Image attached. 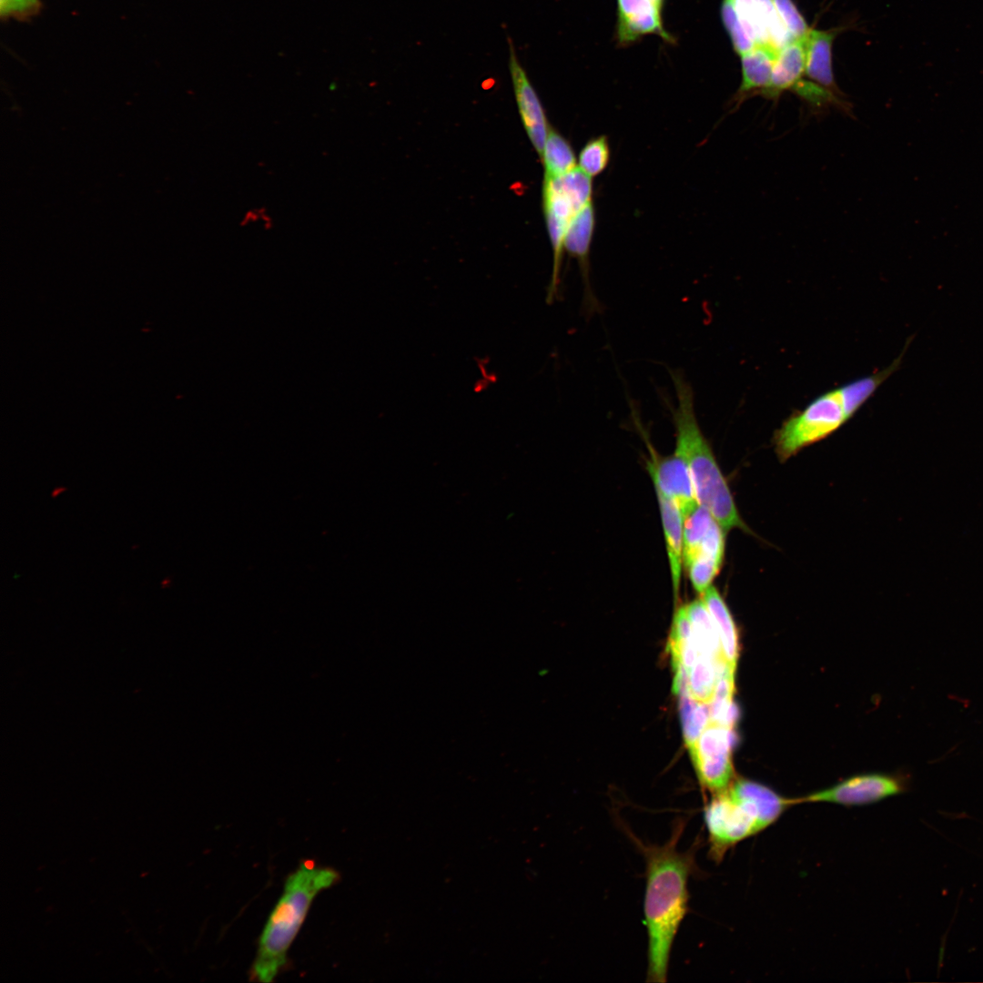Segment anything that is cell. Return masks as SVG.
Returning <instances> with one entry per match:
<instances>
[{
  "mask_svg": "<svg viewBox=\"0 0 983 983\" xmlns=\"http://www.w3.org/2000/svg\"><path fill=\"white\" fill-rule=\"evenodd\" d=\"M685 821L676 819L664 845H651L631 835L645 861L644 900L647 932L648 982H665L671 951L679 927L688 911V881L694 872L695 846L678 849Z\"/></svg>",
  "mask_w": 983,
  "mask_h": 983,
  "instance_id": "1",
  "label": "cell"
},
{
  "mask_svg": "<svg viewBox=\"0 0 983 983\" xmlns=\"http://www.w3.org/2000/svg\"><path fill=\"white\" fill-rule=\"evenodd\" d=\"M677 403L672 409L675 450L686 459L698 503L705 507L725 532L737 528L749 532L714 451L698 423L692 385L679 370H671Z\"/></svg>",
  "mask_w": 983,
  "mask_h": 983,
  "instance_id": "2",
  "label": "cell"
},
{
  "mask_svg": "<svg viewBox=\"0 0 983 983\" xmlns=\"http://www.w3.org/2000/svg\"><path fill=\"white\" fill-rule=\"evenodd\" d=\"M915 338L906 340L901 353L887 368L823 393L789 416L775 432L774 445L781 461L819 441L845 424L902 364Z\"/></svg>",
  "mask_w": 983,
  "mask_h": 983,
  "instance_id": "3",
  "label": "cell"
},
{
  "mask_svg": "<svg viewBox=\"0 0 983 983\" xmlns=\"http://www.w3.org/2000/svg\"><path fill=\"white\" fill-rule=\"evenodd\" d=\"M793 805L795 799L762 784L734 781L727 790L713 795L704 809L710 858L720 862L732 847L770 827Z\"/></svg>",
  "mask_w": 983,
  "mask_h": 983,
  "instance_id": "4",
  "label": "cell"
},
{
  "mask_svg": "<svg viewBox=\"0 0 983 983\" xmlns=\"http://www.w3.org/2000/svg\"><path fill=\"white\" fill-rule=\"evenodd\" d=\"M339 874L331 867L302 862L286 879L283 894L271 911L258 940L250 978L271 982L287 963L295 939L316 896L333 886Z\"/></svg>",
  "mask_w": 983,
  "mask_h": 983,
  "instance_id": "5",
  "label": "cell"
},
{
  "mask_svg": "<svg viewBox=\"0 0 983 983\" xmlns=\"http://www.w3.org/2000/svg\"><path fill=\"white\" fill-rule=\"evenodd\" d=\"M591 177L575 167L559 177H546L543 182V207L547 228L553 250V266L548 292L559 291L560 269L563 239L573 218L592 202Z\"/></svg>",
  "mask_w": 983,
  "mask_h": 983,
  "instance_id": "6",
  "label": "cell"
},
{
  "mask_svg": "<svg viewBox=\"0 0 983 983\" xmlns=\"http://www.w3.org/2000/svg\"><path fill=\"white\" fill-rule=\"evenodd\" d=\"M734 744L733 728L710 722L689 748L699 782L712 796L727 790L734 782Z\"/></svg>",
  "mask_w": 983,
  "mask_h": 983,
  "instance_id": "7",
  "label": "cell"
},
{
  "mask_svg": "<svg viewBox=\"0 0 983 983\" xmlns=\"http://www.w3.org/2000/svg\"><path fill=\"white\" fill-rule=\"evenodd\" d=\"M908 779L907 776L897 775H861L795 801L796 804L806 802L842 806L868 805L907 792L909 786Z\"/></svg>",
  "mask_w": 983,
  "mask_h": 983,
  "instance_id": "8",
  "label": "cell"
},
{
  "mask_svg": "<svg viewBox=\"0 0 983 983\" xmlns=\"http://www.w3.org/2000/svg\"><path fill=\"white\" fill-rule=\"evenodd\" d=\"M638 429L649 451V458L645 461L655 492L672 500L684 519L699 505L686 459L677 450L668 456L660 455L652 446L640 423Z\"/></svg>",
  "mask_w": 983,
  "mask_h": 983,
  "instance_id": "9",
  "label": "cell"
},
{
  "mask_svg": "<svg viewBox=\"0 0 983 983\" xmlns=\"http://www.w3.org/2000/svg\"><path fill=\"white\" fill-rule=\"evenodd\" d=\"M664 4L665 0H616V46L628 47L650 35L674 44V36L664 26Z\"/></svg>",
  "mask_w": 983,
  "mask_h": 983,
  "instance_id": "10",
  "label": "cell"
},
{
  "mask_svg": "<svg viewBox=\"0 0 983 983\" xmlns=\"http://www.w3.org/2000/svg\"><path fill=\"white\" fill-rule=\"evenodd\" d=\"M508 44L509 69L519 113L526 133L541 158L548 135L545 113L509 37Z\"/></svg>",
  "mask_w": 983,
  "mask_h": 983,
  "instance_id": "11",
  "label": "cell"
},
{
  "mask_svg": "<svg viewBox=\"0 0 983 983\" xmlns=\"http://www.w3.org/2000/svg\"><path fill=\"white\" fill-rule=\"evenodd\" d=\"M594 225V208L590 202L573 218L563 239V249L578 262L583 280V309L589 316L602 308L590 279L589 255Z\"/></svg>",
  "mask_w": 983,
  "mask_h": 983,
  "instance_id": "12",
  "label": "cell"
},
{
  "mask_svg": "<svg viewBox=\"0 0 983 983\" xmlns=\"http://www.w3.org/2000/svg\"><path fill=\"white\" fill-rule=\"evenodd\" d=\"M748 35L756 45L779 49L795 39L781 22L772 0H732Z\"/></svg>",
  "mask_w": 983,
  "mask_h": 983,
  "instance_id": "13",
  "label": "cell"
},
{
  "mask_svg": "<svg viewBox=\"0 0 983 983\" xmlns=\"http://www.w3.org/2000/svg\"><path fill=\"white\" fill-rule=\"evenodd\" d=\"M838 29L817 30L811 28L806 37V70L811 81L843 96L834 76L832 47Z\"/></svg>",
  "mask_w": 983,
  "mask_h": 983,
  "instance_id": "14",
  "label": "cell"
},
{
  "mask_svg": "<svg viewBox=\"0 0 983 983\" xmlns=\"http://www.w3.org/2000/svg\"><path fill=\"white\" fill-rule=\"evenodd\" d=\"M806 37L792 39L777 50L770 85L761 96L776 101L783 92L792 91L803 79L806 70Z\"/></svg>",
  "mask_w": 983,
  "mask_h": 983,
  "instance_id": "15",
  "label": "cell"
},
{
  "mask_svg": "<svg viewBox=\"0 0 983 983\" xmlns=\"http://www.w3.org/2000/svg\"><path fill=\"white\" fill-rule=\"evenodd\" d=\"M777 49L767 45H757L740 56L742 79L734 97V105L739 106L769 86Z\"/></svg>",
  "mask_w": 983,
  "mask_h": 983,
  "instance_id": "16",
  "label": "cell"
},
{
  "mask_svg": "<svg viewBox=\"0 0 983 983\" xmlns=\"http://www.w3.org/2000/svg\"><path fill=\"white\" fill-rule=\"evenodd\" d=\"M674 599L678 597L684 564V516L677 505L656 492Z\"/></svg>",
  "mask_w": 983,
  "mask_h": 983,
  "instance_id": "17",
  "label": "cell"
},
{
  "mask_svg": "<svg viewBox=\"0 0 983 983\" xmlns=\"http://www.w3.org/2000/svg\"><path fill=\"white\" fill-rule=\"evenodd\" d=\"M702 599L717 630L725 660L736 667L739 654L738 634L729 609L713 584L704 591Z\"/></svg>",
  "mask_w": 983,
  "mask_h": 983,
  "instance_id": "18",
  "label": "cell"
},
{
  "mask_svg": "<svg viewBox=\"0 0 983 983\" xmlns=\"http://www.w3.org/2000/svg\"><path fill=\"white\" fill-rule=\"evenodd\" d=\"M685 608L699 657L725 660L717 630L703 599L685 604Z\"/></svg>",
  "mask_w": 983,
  "mask_h": 983,
  "instance_id": "19",
  "label": "cell"
},
{
  "mask_svg": "<svg viewBox=\"0 0 983 983\" xmlns=\"http://www.w3.org/2000/svg\"><path fill=\"white\" fill-rule=\"evenodd\" d=\"M668 650L674 670L682 667L688 673L699 655L692 636V629L686 608L680 606L674 616Z\"/></svg>",
  "mask_w": 983,
  "mask_h": 983,
  "instance_id": "20",
  "label": "cell"
},
{
  "mask_svg": "<svg viewBox=\"0 0 983 983\" xmlns=\"http://www.w3.org/2000/svg\"><path fill=\"white\" fill-rule=\"evenodd\" d=\"M735 667L726 663L719 673L713 697L709 703L710 722L734 727L738 712L733 702Z\"/></svg>",
  "mask_w": 983,
  "mask_h": 983,
  "instance_id": "21",
  "label": "cell"
},
{
  "mask_svg": "<svg viewBox=\"0 0 983 983\" xmlns=\"http://www.w3.org/2000/svg\"><path fill=\"white\" fill-rule=\"evenodd\" d=\"M679 708L684 732V738L688 748L693 746L704 729L710 723V706L708 703L694 699L689 689L679 694Z\"/></svg>",
  "mask_w": 983,
  "mask_h": 983,
  "instance_id": "22",
  "label": "cell"
},
{
  "mask_svg": "<svg viewBox=\"0 0 983 983\" xmlns=\"http://www.w3.org/2000/svg\"><path fill=\"white\" fill-rule=\"evenodd\" d=\"M541 160L546 177H559L576 167V157L570 143L552 129L548 132Z\"/></svg>",
  "mask_w": 983,
  "mask_h": 983,
  "instance_id": "23",
  "label": "cell"
},
{
  "mask_svg": "<svg viewBox=\"0 0 983 983\" xmlns=\"http://www.w3.org/2000/svg\"><path fill=\"white\" fill-rule=\"evenodd\" d=\"M726 663L725 660L715 661L698 657L688 671L687 678L689 692L694 699L710 703L719 673Z\"/></svg>",
  "mask_w": 983,
  "mask_h": 983,
  "instance_id": "24",
  "label": "cell"
},
{
  "mask_svg": "<svg viewBox=\"0 0 983 983\" xmlns=\"http://www.w3.org/2000/svg\"><path fill=\"white\" fill-rule=\"evenodd\" d=\"M714 521L711 512L701 504L684 519V565L694 558Z\"/></svg>",
  "mask_w": 983,
  "mask_h": 983,
  "instance_id": "25",
  "label": "cell"
},
{
  "mask_svg": "<svg viewBox=\"0 0 983 983\" xmlns=\"http://www.w3.org/2000/svg\"><path fill=\"white\" fill-rule=\"evenodd\" d=\"M610 159V147L605 136L589 140L579 154V168L590 177L601 174Z\"/></svg>",
  "mask_w": 983,
  "mask_h": 983,
  "instance_id": "26",
  "label": "cell"
},
{
  "mask_svg": "<svg viewBox=\"0 0 983 983\" xmlns=\"http://www.w3.org/2000/svg\"><path fill=\"white\" fill-rule=\"evenodd\" d=\"M721 18L734 51L737 55L742 56L757 46L746 33L732 0H722Z\"/></svg>",
  "mask_w": 983,
  "mask_h": 983,
  "instance_id": "27",
  "label": "cell"
},
{
  "mask_svg": "<svg viewBox=\"0 0 983 983\" xmlns=\"http://www.w3.org/2000/svg\"><path fill=\"white\" fill-rule=\"evenodd\" d=\"M721 566V562L705 555H698L688 562L685 567L694 589L702 595L712 585Z\"/></svg>",
  "mask_w": 983,
  "mask_h": 983,
  "instance_id": "28",
  "label": "cell"
},
{
  "mask_svg": "<svg viewBox=\"0 0 983 983\" xmlns=\"http://www.w3.org/2000/svg\"><path fill=\"white\" fill-rule=\"evenodd\" d=\"M775 11L793 38H805L810 27L793 0H772Z\"/></svg>",
  "mask_w": 983,
  "mask_h": 983,
  "instance_id": "29",
  "label": "cell"
},
{
  "mask_svg": "<svg viewBox=\"0 0 983 983\" xmlns=\"http://www.w3.org/2000/svg\"><path fill=\"white\" fill-rule=\"evenodd\" d=\"M40 6L39 0H0V14L2 17L25 19L35 15Z\"/></svg>",
  "mask_w": 983,
  "mask_h": 983,
  "instance_id": "30",
  "label": "cell"
},
{
  "mask_svg": "<svg viewBox=\"0 0 983 983\" xmlns=\"http://www.w3.org/2000/svg\"><path fill=\"white\" fill-rule=\"evenodd\" d=\"M66 488H65V487H56V489H55V490L53 491V492H52V497H53V498L56 497V496H57V495H59V494H60V493H61L62 492H64V491H66Z\"/></svg>",
  "mask_w": 983,
  "mask_h": 983,
  "instance_id": "31",
  "label": "cell"
}]
</instances>
